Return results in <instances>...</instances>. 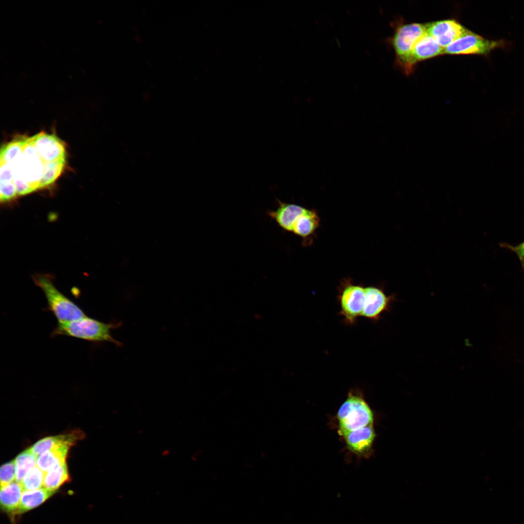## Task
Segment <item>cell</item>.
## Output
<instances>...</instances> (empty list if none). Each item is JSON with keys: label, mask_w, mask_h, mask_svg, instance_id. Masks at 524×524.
Returning a JSON list of instances; mask_svg holds the SVG:
<instances>
[{"label": "cell", "mask_w": 524, "mask_h": 524, "mask_svg": "<svg viewBox=\"0 0 524 524\" xmlns=\"http://www.w3.org/2000/svg\"><path fill=\"white\" fill-rule=\"evenodd\" d=\"M121 325L120 322L105 323L86 315L70 322L58 323L51 336L65 335L95 343L110 342L120 346L121 342L114 338L111 331Z\"/></svg>", "instance_id": "1"}, {"label": "cell", "mask_w": 524, "mask_h": 524, "mask_svg": "<svg viewBox=\"0 0 524 524\" xmlns=\"http://www.w3.org/2000/svg\"><path fill=\"white\" fill-rule=\"evenodd\" d=\"M33 280L46 296L48 303L46 310L54 314L58 323L70 322L86 316L79 306L56 288L48 277L35 276Z\"/></svg>", "instance_id": "2"}, {"label": "cell", "mask_w": 524, "mask_h": 524, "mask_svg": "<svg viewBox=\"0 0 524 524\" xmlns=\"http://www.w3.org/2000/svg\"><path fill=\"white\" fill-rule=\"evenodd\" d=\"M337 418L343 436L360 428L373 426V413L360 396L350 395L340 407Z\"/></svg>", "instance_id": "3"}, {"label": "cell", "mask_w": 524, "mask_h": 524, "mask_svg": "<svg viewBox=\"0 0 524 524\" xmlns=\"http://www.w3.org/2000/svg\"><path fill=\"white\" fill-rule=\"evenodd\" d=\"M44 163L34 146L33 136L25 137L21 158L10 165L13 176L23 179L33 192L40 188Z\"/></svg>", "instance_id": "4"}, {"label": "cell", "mask_w": 524, "mask_h": 524, "mask_svg": "<svg viewBox=\"0 0 524 524\" xmlns=\"http://www.w3.org/2000/svg\"><path fill=\"white\" fill-rule=\"evenodd\" d=\"M505 46L504 40H489L467 30L460 37L443 49V54L487 55Z\"/></svg>", "instance_id": "5"}, {"label": "cell", "mask_w": 524, "mask_h": 524, "mask_svg": "<svg viewBox=\"0 0 524 524\" xmlns=\"http://www.w3.org/2000/svg\"><path fill=\"white\" fill-rule=\"evenodd\" d=\"M426 33L425 24H404L396 28L393 36L389 39L395 52L396 63L403 69L413 46Z\"/></svg>", "instance_id": "6"}, {"label": "cell", "mask_w": 524, "mask_h": 524, "mask_svg": "<svg viewBox=\"0 0 524 524\" xmlns=\"http://www.w3.org/2000/svg\"><path fill=\"white\" fill-rule=\"evenodd\" d=\"M365 288L352 283L345 284L340 292L339 300L340 314L345 323L353 324L361 316L365 302Z\"/></svg>", "instance_id": "7"}, {"label": "cell", "mask_w": 524, "mask_h": 524, "mask_svg": "<svg viewBox=\"0 0 524 524\" xmlns=\"http://www.w3.org/2000/svg\"><path fill=\"white\" fill-rule=\"evenodd\" d=\"M365 302L361 316L377 321L383 312L390 310L395 296L387 295L381 289L373 286L365 287Z\"/></svg>", "instance_id": "8"}, {"label": "cell", "mask_w": 524, "mask_h": 524, "mask_svg": "<svg viewBox=\"0 0 524 524\" xmlns=\"http://www.w3.org/2000/svg\"><path fill=\"white\" fill-rule=\"evenodd\" d=\"M425 25L426 32L443 49L460 37L467 30L455 20H444Z\"/></svg>", "instance_id": "9"}, {"label": "cell", "mask_w": 524, "mask_h": 524, "mask_svg": "<svg viewBox=\"0 0 524 524\" xmlns=\"http://www.w3.org/2000/svg\"><path fill=\"white\" fill-rule=\"evenodd\" d=\"M34 145L44 163L66 159L64 142L54 134L41 132L33 135Z\"/></svg>", "instance_id": "10"}, {"label": "cell", "mask_w": 524, "mask_h": 524, "mask_svg": "<svg viewBox=\"0 0 524 524\" xmlns=\"http://www.w3.org/2000/svg\"><path fill=\"white\" fill-rule=\"evenodd\" d=\"M443 54V48L430 35L426 33L413 46L404 70L411 72L417 62Z\"/></svg>", "instance_id": "11"}, {"label": "cell", "mask_w": 524, "mask_h": 524, "mask_svg": "<svg viewBox=\"0 0 524 524\" xmlns=\"http://www.w3.org/2000/svg\"><path fill=\"white\" fill-rule=\"evenodd\" d=\"M349 449L354 453L364 455L369 452L376 437L373 426H368L349 432L344 435Z\"/></svg>", "instance_id": "12"}, {"label": "cell", "mask_w": 524, "mask_h": 524, "mask_svg": "<svg viewBox=\"0 0 524 524\" xmlns=\"http://www.w3.org/2000/svg\"><path fill=\"white\" fill-rule=\"evenodd\" d=\"M278 206L275 210L268 212V215L283 229L291 232L293 224L306 208L300 205L287 203L278 200Z\"/></svg>", "instance_id": "13"}, {"label": "cell", "mask_w": 524, "mask_h": 524, "mask_svg": "<svg viewBox=\"0 0 524 524\" xmlns=\"http://www.w3.org/2000/svg\"><path fill=\"white\" fill-rule=\"evenodd\" d=\"M82 435V432L75 431L67 434L48 437L38 441L30 448L34 454L37 456L61 447H69L81 439Z\"/></svg>", "instance_id": "14"}, {"label": "cell", "mask_w": 524, "mask_h": 524, "mask_svg": "<svg viewBox=\"0 0 524 524\" xmlns=\"http://www.w3.org/2000/svg\"><path fill=\"white\" fill-rule=\"evenodd\" d=\"M23 491L20 483L16 481L1 487L0 502L1 509L8 513H17Z\"/></svg>", "instance_id": "15"}, {"label": "cell", "mask_w": 524, "mask_h": 524, "mask_svg": "<svg viewBox=\"0 0 524 524\" xmlns=\"http://www.w3.org/2000/svg\"><path fill=\"white\" fill-rule=\"evenodd\" d=\"M319 223L317 213L314 210L306 209L293 224L291 232L300 237H308L314 232Z\"/></svg>", "instance_id": "16"}, {"label": "cell", "mask_w": 524, "mask_h": 524, "mask_svg": "<svg viewBox=\"0 0 524 524\" xmlns=\"http://www.w3.org/2000/svg\"><path fill=\"white\" fill-rule=\"evenodd\" d=\"M69 448L61 447L39 455L37 459V466L46 473L65 463Z\"/></svg>", "instance_id": "17"}, {"label": "cell", "mask_w": 524, "mask_h": 524, "mask_svg": "<svg viewBox=\"0 0 524 524\" xmlns=\"http://www.w3.org/2000/svg\"><path fill=\"white\" fill-rule=\"evenodd\" d=\"M55 491L45 488L24 491L22 494L20 504L17 514H20L32 509L44 503Z\"/></svg>", "instance_id": "18"}, {"label": "cell", "mask_w": 524, "mask_h": 524, "mask_svg": "<svg viewBox=\"0 0 524 524\" xmlns=\"http://www.w3.org/2000/svg\"><path fill=\"white\" fill-rule=\"evenodd\" d=\"M37 456L34 454L30 448L20 453L15 459L16 467V480L20 483L28 472L37 464Z\"/></svg>", "instance_id": "19"}, {"label": "cell", "mask_w": 524, "mask_h": 524, "mask_svg": "<svg viewBox=\"0 0 524 524\" xmlns=\"http://www.w3.org/2000/svg\"><path fill=\"white\" fill-rule=\"evenodd\" d=\"M69 475L66 463L45 473L43 487L55 491L62 485L69 480Z\"/></svg>", "instance_id": "20"}, {"label": "cell", "mask_w": 524, "mask_h": 524, "mask_svg": "<svg viewBox=\"0 0 524 524\" xmlns=\"http://www.w3.org/2000/svg\"><path fill=\"white\" fill-rule=\"evenodd\" d=\"M26 137L13 139L4 145L0 150V160L11 165L22 156L23 147Z\"/></svg>", "instance_id": "21"}, {"label": "cell", "mask_w": 524, "mask_h": 524, "mask_svg": "<svg viewBox=\"0 0 524 524\" xmlns=\"http://www.w3.org/2000/svg\"><path fill=\"white\" fill-rule=\"evenodd\" d=\"M65 164L66 159L45 163L40 188L48 186L54 182L62 172Z\"/></svg>", "instance_id": "22"}, {"label": "cell", "mask_w": 524, "mask_h": 524, "mask_svg": "<svg viewBox=\"0 0 524 524\" xmlns=\"http://www.w3.org/2000/svg\"><path fill=\"white\" fill-rule=\"evenodd\" d=\"M45 473L38 467L30 469L20 482L23 491L40 489L43 486Z\"/></svg>", "instance_id": "23"}, {"label": "cell", "mask_w": 524, "mask_h": 524, "mask_svg": "<svg viewBox=\"0 0 524 524\" xmlns=\"http://www.w3.org/2000/svg\"><path fill=\"white\" fill-rule=\"evenodd\" d=\"M16 478V467L15 460L3 464L0 470L1 487L14 482Z\"/></svg>", "instance_id": "24"}, {"label": "cell", "mask_w": 524, "mask_h": 524, "mask_svg": "<svg viewBox=\"0 0 524 524\" xmlns=\"http://www.w3.org/2000/svg\"><path fill=\"white\" fill-rule=\"evenodd\" d=\"M500 246L502 248H506L514 252L518 258L524 256V241L515 246L511 245L506 243H502L500 244Z\"/></svg>", "instance_id": "25"}, {"label": "cell", "mask_w": 524, "mask_h": 524, "mask_svg": "<svg viewBox=\"0 0 524 524\" xmlns=\"http://www.w3.org/2000/svg\"><path fill=\"white\" fill-rule=\"evenodd\" d=\"M522 268L524 270V256L519 258Z\"/></svg>", "instance_id": "26"}]
</instances>
